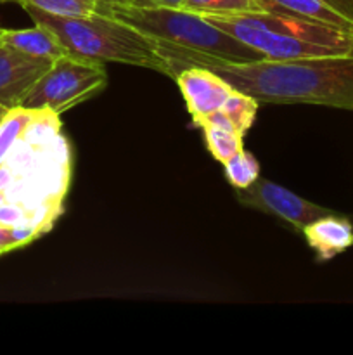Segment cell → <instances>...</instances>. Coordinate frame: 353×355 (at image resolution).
Returning <instances> with one entry per match:
<instances>
[{
	"label": "cell",
	"mask_w": 353,
	"mask_h": 355,
	"mask_svg": "<svg viewBox=\"0 0 353 355\" xmlns=\"http://www.w3.org/2000/svg\"><path fill=\"white\" fill-rule=\"evenodd\" d=\"M97 12L127 23L158 44L166 59L170 78L187 68L244 64L262 61L263 54L215 26L201 14L180 7H147L97 0Z\"/></svg>",
	"instance_id": "cell-1"
},
{
	"label": "cell",
	"mask_w": 353,
	"mask_h": 355,
	"mask_svg": "<svg viewBox=\"0 0 353 355\" xmlns=\"http://www.w3.org/2000/svg\"><path fill=\"white\" fill-rule=\"evenodd\" d=\"M215 73L263 104H314L353 111V52L346 55L217 64Z\"/></svg>",
	"instance_id": "cell-2"
},
{
	"label": "cell",
	"mask_w": 353,
	"mask_h": 355,
	"mask_svg": "<svg viewBox=\"0 0 353 355\" xmlns=\"http://www.w3.org/2000/svg\"><path fill=\"white\" fill-rule=\"evenodd\" d=\"M201 16L270 61L346 55L353 52L352 31L291 14L262 9Z\"/></svg>",
	"instance_id": "cell-3"
},
{
	"label": "cell",
	"mask_w": 353,
	"mask_h": 355,
	"mask_svg": "<svg viewBox=\"0 0 353 355\" xmlns=\"http://www.w3.org/2000/svg\"><path fill=\"white\" fill-rule=\"evenodd\" d=\"M35 24L48 28L61 40L68 54L96 62L141 66L170 75L158 44L127 23L102 12L92 16H55L35 7H23Z\"/></svg>",
	"instance_id": "cell-4"
},
{
	"label": "cell",
	"mask_w": 353,
	"mask_h": 355,
	"mask_svg": "<svg viewBox=\"0 0 353 355\" xmlns=\"http://www.w3.org/2000/svg\"><path fill=\"white\" fill-rule=\"evenodd\" d=\"M106 85L107 71L102 62L66 54L38 78L21 107L61 114L99 94Z\"/></svg>",
	"instance_id": "cell-5"
},
{
	"label": "cell",
	"mask_w": 353,
	"mask_h": 355,
	"mask_svg": "<svg viewBox=\"0 0 353 355\" xmlns=\"http://www.w3.org/2000/svg\"><path fill=\"white\" fill-rule=\"evenodd\" d=\"M235 196L242 207L282 218L300 232H303V229L317 218L336 214L331 208L311 203L294 194L293 191L262 177H258L246 189H235Z\"/></svg>",
	"instance_id": "cell-6"
},
{
	"label": "cell",
	"mask_w": 353,
	"mask_h": 355,
	"mask_svg": "<svg viewBox=\"0 0 353 355\" xmlns=\"http://www.w3.org/2000/svg\"><path fill=\"white\" fill-rule=\"evenodd\" d=\"M52 62L0 44V106L7 110L21 107L26 94Z\"/></svg>",
	"instance_id": "cell-7"
},
{
	"label": "cell",
	"mask_w": 353,
	"mask_h": 355,
	"mask_svg": "<svg viewBox=\"0 0 353 355\" xmlns=\"http://www.w3.org/2000/svg\"><path fill=\"white\" fill-rule=\"evenodd\" d=\"M175 82L194 121L220 110L234 90L230 83L208 68L183 69L176 75Z\"/></svg>",
	"instance_id": "cell-8"
},
{
	"label": "cell",
	"mask_w": 353,
	"mask_h": 355,
	"mask_svg": "<svg viewBox=\"0 0 353 355\" xmlns=\"http://www.w3.org/2000/svg\"><path fill=\"white\" fill-rule=\"evenodd\" d=\"M263 9L317 21L353 33V0H258Z\"/></svg>",
	"instance_id": "cell-9"
},
{
	"label": "cell",
	"mask_w": 353,
	"mask_h": 355,
	"mask_svg": "<svg viewBox=\"0 0 353 355\" xmlns=\"http://www.w3.org/2000/svg\"><path fill=\"white\" fill-rule=\"evenodd\" d=\"M308 246L318 260L327 262L353 246V224L339 214L325 215L303 229Z\"/></svg>",
	"instance_id": "cell-10"
},
{
	"label": "cell",
	"mask_w": 353,
	"mask_h": 355,
	"mask_svg": "<svg viewBox=\"0 0 353 355\" xmlns=\"http://www.w3.org/2000/svg\"><path fill=\"white\" fill-rule=\"evenodd\" d=\"M2 45L16 49L23 54L51 59V61L68 54L61 40L42 24H35L33 28H24V30H3Z\"/></svg>",
	"instance_id": "cell-11"
},
{
	"label": "cell",
	"mask_w": 353,
	"mask_h": 355,
	"mask_svg": "<svg viewBox=\"0 0 353 355\" xmlns=\"http://www.w3.org/2000/svg\"><path fill=\"white\" fill-rule=\"evenodd\" d=\"M201 128L204 132L208 149L217 162L227 163L232 156L244 149L242 148V134H239L235 128L217 123H204L201 125Z\"/></svg>",
	"instance_id": "cell-12"
},
{
	"label": "cell",
	"mask_w": 353,
	"mask_h": 355,
	"mask_svg": "<svg viewBox=\"0 0 353 355\" xmlns=\"http://www.w3.org/2000/svg\"><path fill=\"white\" fill-rule=\"evenodd\" d=\"M258 106L260 103L255 97L234 89L220 110L224 111L225 116L228 118L232 127H234L239 134L244 135L246 132L249 130V127L253 125V121H255Z\"/></svg>",
	"instance_id": "cell-13"
},
{
	"label": "cell",
	"mask_w": 353,
	"mask_h": 355,
	"mask_svg": "<svg viewBox=\"0 0 353 355\" xmlns=\"http://www.w3.org/2000/svg\"><path fill=\"white\" fill-rule=\"evenodd\" d=\"M224 166L225 177L234 189H246L260 177L258 159L244 149L232 156L227 163H224Z\"/></svg>",
	"instance_id": "cell-14"
},
{
	"label": "cell",
	"mask_w": 353,
	"mask_h": 355,
	"mask_svg": "<svg viewBox=\"0 0 353 355\" xmlns=\"http://www.w3.org/2000/svg\"><path fill=\"white\" fill-rule=\"evenodd\" d=\"M180 9L194 14H234L262 10L258 0H182Z\"/></svg>",
	"instance_id": "cell-15"
},
{
	"label": "cell",
	"mask_w": 353,
	"mask_h": 355,
	"mask_svg": "<svg viewBox=\"0 0 353 355\" xmlns=\"http://www.w3.org/2000/svg\"><path fill=\"white\" fill-rule=\"evenodd\" d=\"M14 2L55 16H92L97 10V0H14Z\"/></svg>",
	"instance_id": "cell-16"
},
{
	"label": "cell",
	"mask_w": 353,
	"mask_h": 355,
	"mask_svg": "<svg viewBox=\"0 0 353 355\" xmlns=\"http://www.w3.org/2000/svg\"><path fill=\"white\" fill-rule=\"evenodd\" d=\"M19 246H21V243H19V239H17L16 232H14L12 229H9V227H6V225L0 224V248L7 253L14 248H19Z\"/></svg>",
	"instance_id": "cell-17"
},
{
	"label": "cell",
	"mask_w": 353,
	"mask_h": 355,
	"mask_svg": "<svg viewBox=\"0 0 353 355\" xmlns=\"http://www.w3.org/2000/svg\"><path fill=\"white\" fill-rule=\"evenodd\" d=\"M128 3L147 7H180L182 0H128Z\"/></svg>",
	"instance_id": "cell-18"
},
{
	"label": "cell",
	"mask_w": 353,
	"mask_h": 355,
	"mask_svg": "<svg viewBox=\"0 0 353 355\" xmlns=\"http://www.w3.org/2000/svg\"><path fill=\"white\" fill-rule=\"evenodd\" d=\"M10 110H7V107H3V106H0V123H2L3 121V118L7 116V113H9Z\"/></svg>",
	"instance_id": "cell-19"
},
{
	"label": "cell",
	"mask_w": 353,
	"mask_h": 355,
	"mask_svg": "<svg viewBox=\"0 0 353 355\" xmlns=\"http://www.w3.org/2000/svg\"><path fill=\"white\" fill-rule=\"evenodd\" d=\"M102 2H114V3H128V0H102Z\"/></svg>",
	"instance_id": "cell-20"
},
{
	"label": "cell",
	"mask_w": 353,
	"mask_h": 355,
	"mask_svg": "<svg viewBox=\"0 0 353 355\" xmlns=\"http://www.w3.org/2000/svg\"><path fill=\"white\" fill-rule=\"evenodd\" d=\"M2 33H3V28H0V44H2Z\"/></svg>",
	"instance_id": "cell-21"
},
{
	"label": "cell",
	"mask_w": 353,
	"mask_h": 355,
	"mask_svg": "<svg viewBox=\"0 0 353 355\" xmlns=\"http://www.w3.org/2000/svg\"><path fill=\"white\" fill-rule=\"evenodd\" d=\"M3 253H6V252H3V250H2V248H0V255H3Z\"/></svg>",
	"instance_id": "cell-22"
},
{
	"label": "cell",
	"mask_w": 353,
	"mask_h": 355,
	"mask_svg": "<svg viewBox=\"0 0 353 355\" xmlns=\"http://www.w3.org/2000/svg\"><path fill=\"white\" fill-rule=\"evenodd\" d=\"M0 2H3V0H0Z\"/></svg>",
	"instance_id": "cell-23"
}]
</instances>
